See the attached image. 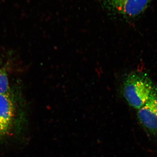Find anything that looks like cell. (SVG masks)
I'll return each instance as SVG.
<instances>
[{"label": "cell", "mask_w": 157, "mask_h": 157, "mask_svg": "<svg viewBox=\"0 0 157 157\" xmlns=\"http://www.w3.org/2000/svg\"><path fill=\"white\" fill-rule=\"evenodd\" d=\"M154 86L146 73L133 72L124 80L123 95L129 105L137 110L148 100Z\"/></svg>", "instance_id": "obj_1"}, {"label": "cell", "mask_w": 157, "mask_h": 157, "mask_svg": "<svg viewBox=\"0 0 157 157\" xmlns=\"http://www.w3.org/2000/svg\"><path fill=\"white\" fill-rule=\"evenodd\" d=\"M151 0H100L101 6L111 14L126 17H137L145 11Z\"/></svg>", "instance_id": "obj_2"}, {"label": "cell", "mask_w": 157, "mask_h": 157, "mask_svg": "<svg viewBox=\"0 0 157 157\" xmlns=\"http://www.w3.org/2000/svg\"><path fill=\"white\" fill-rule=\"evenodd\" d=\"M137 117L147 133L157 136V86H154L148 100L137 109Z\"/></svg>", "instance_id": "obj_3"}, {"label": "cell", "mask_w": 157, "mask_h": 157, "mask_svg": "<svg viewBox=\"0 0 157 157\" xmlns=\"http://www.w3.org/2000/svg\"><path fill=\"white\" fill-rule=\"evenodd\" d=\"M15 108L9 94L0 95V137L10 132L14 121Z\"/></svg>", "instance_id": "obj_4"}, {"label": "cell", "mask_w": 157, "mask_h": 157, "mask_svg": "<svg viewBox=\"0 0 157 157\" xmlns=\"http://www.w3.org/2000/svg\"><path fill=\"white\" fill-rule=\"evenodd\" d=\"M9 79L7 72L4 69H0V95L9 94Z\"/></svg>", "instance_id": "obj_5"}, {"label": "cell", "mask_w": 157, "mask_h": 157, "mask_svg": "<svg viewBox=\"0 0 157 157\" xmlns=\"http://www.w3.org/2000/svg\"><path fill=\"white\" fill-rule=\"evenodd\" d=\"M0 64H1V59H0Z\"/></svg>", "instance_id": "obj_6"}]
</instances>
